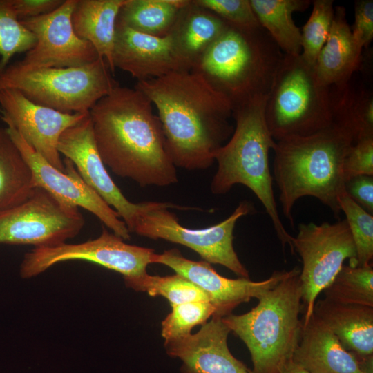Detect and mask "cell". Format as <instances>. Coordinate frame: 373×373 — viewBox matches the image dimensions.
I'll use <instances>...</instances> for the list:
<instances>
[{"label": "cell", "instance_id": "6da1fadb", "mask_svg": "<svg viewBox=\"0 0 373 373\" xmlns=\"http://www.w3.org/2000/svg\"><path fill=\"white\" fill-rule=\"evenodd\" d=\"M158 113L168 154L175 167L205 169L232 135L233 106L200 73L171 72L135 86Z\"/></svg>", "mask_w": 373, "mask_h": 373}, {"label": "cell", "instance_id": "7a4b0ae2", "mask_svg": "<svg viewBox=\"0 0 373 373\" xmlns=\"http://www.w3.org/2000/svg\"><path fill=\"white\" fill-rule=\"evenodd\" d=\"M89 112L99 153L115 175L141 186L178 182L160 121L142 92L119 84Z\"/></svg>", "mask_w": 373, "mask_h": 373}, {"label": "cell", "instance_id": "3957f363", "mask_svg": "<svg viewBox=\"0 0 373 373\" xmlns=\"http://www.w3.org/2000/svg\"><path fill=\"white\" fill-rule=\"evenodd\" d=\"M354 143L352 134L334 122L309 135L276 141L274 178L283 215L291 227L294 204L305 196L317 198L339 218L343 163Z\"/></svg>", "mask_w": 373, "mask_h": 373}, {"label": "cell", "instance_id": "277c9868", "mask_svg": "<svg viewBox=\"0 0 373 373\" xmlns=\"http://www.w3.org/2000/svg\"><path fill=\"white\" fill-rule=\"evenodd\" d=\"M267 97H257L233 108L236 127L229 142L216 153L218 169L211 191L224 194L237 184L249 188L262 204L283 246L287 244L292 251V236L281 221L274 194L269 153L276 141L265 118Z\"/></svg>", "mask_w": 373, "mask_h": 373}, {"label": "cell", "instance_id": "5b68a950", "mask_svg": "<svg viewBox=\"0 0 373 373\" xmlns=\"http://www.w3.org/2000/svg\"><path fill=\"white\" fill-rule=\"evenodd\" d=\"M300 272L298 267L291 269L248 312L222 318L249 351L253 367L249 373H280L292 361L303 329Z\"/></svg>", "mask_w": 373, "mask_h": 373}, {"label": "cell", "instance_id": "8992f818", "mask_svg": "<svg viewBox=\"0 0 373 373\" xmlns=\"http://www.w3.org/2000/svg\"><path fill=\"white\" fill-rule=\"evenodd\" d=\"M280 48L261 26H227L191 70L224 95L233 108L268 95L283 57Z\"/></svg>", "mask_w": 373, "mask_h": 373}, {"label": "cell", "instance_id": "52a82bcc", "mask_svg": "<svg viewBox=\"0 0 373 373\" xmlns=\"http://www.w3.org/2000/svg\"><path fill=\"white\" fill-rule=\"evenodd\" d=\"M265 118L275 141L315 133L332 124L329 87L301 55H283L265 105Z\"/></svg>", "mask_w": 373, "mask_h": 373}, {"label": "cell", "instance_id": "ba28073f", "mask_svg": "<svg viewBox=\"0 0 373 373\" xmlns=\"http://www.w3.org/2000/svg\"><path fill=\"white\" fill-rule=\"evenodd\" d=\"M119 85L105 59L74 67L26 69L16 62L0 71V90L15 89L62 113L88 112Z\"/></svg>", "mask_w": 373, "mask_h": 373}, {"label": "cell", "instance_id": "9c48e42d", "mask_svg": "<svg viewBox=\"0 0 373 373\" xmlns=\"http://www.w3.org/2000/svg\"><path fill=\"white\" fill-rule=\"evenodd\" d=\"M187 209L171 203H138L132 233L151 239H162L186 246L198 253L204 261L221 265L240 278H249L248 270L234 250L233 229L238 219L254 211L247 201L240 202L223 221L204 229H189L179 223L169 208Z\"/></svg>", "mask_w": 373, "mask_h": 373}, {"label": "cell", "instance_id": "30bf717a", "mask_svg": "<svg viewBox=\"0 0 373 373\" xmlns=\"http://www.w3.org/2000/svg\"><path fill=\"white\" fill-rule=\"evenodd\" d=\"M291 245L292 252L297 251L303 262L299 278L305 325L313 314L317 296L332 282L344 261L349 259V265L356 266V251L345 219L320 224L300 223Z\"/></svg>", "mask_w": 373, "mask_h": 373}, {"label": "cell", "instance_id": "8fae6325", "mask_svg": "<svg viewBox=\"0 0 373 373\" xmlns=\"http://www.w3.org/2000/svg\"><path fill=\"white\" fill-rule=\"evenodd\" d=\"M84 224L77 207L37 186L24 202L0 211V244L53 247L75 237Z\"/></svg>", "mask_w": 373, "mask_h": 373}, {"label": "cell", "instance_id": "7c38bea8", "mask_svg": "<svg viewBox=\"0 0 373 373\" xmlns=\"http://www.w3.org/2000/svg\"><path fill=\"white\" fill-rule=\"evenodd\" d=\"M124 241L103 228L99 237L82 243L64 242L53 247H35L24 255L19 274L23 278H30L57 263L70 260L99 265L119 273L124 281L146 274L155 251Z\"/></svg>", "mask_w": 373, "mask_h": 373}, {"label": "cell", "instance_id": "4fadbf2b", "mask_svg": "<svg viewBox=\"0 0 373 373\" xmlns=\"http://www.w3.org/2000/svg\"><path fill=\"white\" fill-rule=\"evenodd\" d=\"M77 0H64L54 11L20 21L36 38L32 48L15 61L26 69L64 68L90 64L99 57L93 46L74 31L71 17Z\"/></svg>", "mask_w": 373, "mask_h": 373}, {"label": "cell", "instance_id": "5bb4252c", "mask_svg": "<svg viewBox=\"0 0 373 373\" xmlns=\"http://www.w3.org/2000/svg\"><path fill=\"white\" fill-rule=\"evenodd\" d=\"M6 128L32 169L37 186L66 204L86 209L113 233L124 240H130L131 233L125 222L84 182L70 160H64V171H60L35 151L12 126L7 125Z\"/></svg>", "mask_w": 373, "mask_h": 373}, {"label": "cell", "instance_id": "9a60e30c", "mask_svg": "<svg viewBox=\"0 0 373 373\" xmlns=\"http://www.w3.org/2000/svg\"><path fill=\"white\" fill-rule=\"evenodd\" d=\"M1 119L12 126L24 140L56 169L64 171L57 150L61 135L88 112L66 113L34 103L15 89L0 90Z\"/></svg>", "mask_w": 373, "mask_h": 373}, {"label": "cell", "instance_id": "2e32d148", "mask_svg": "<svg viewBox=\"0 0 373 373\" xmlns=\"http://www.w3.org/2000/svg\"><path fill=\"white\" fill-rule=\"evenodd\" d=\"M151 263L162 264L173 269L175 274L187 278L203 290L215 307L213 316L223 318L231 314L240 304L258 298L280 280L289 271H275L268 278L253 281L249 278L231 279L216 272L206 261H193L182 255L177 249L162 254L154 253Z\"/></svg>", "mask_w": 373, "mask_h": 373}, {"label": "cell", "instance_id": "e0dca14e", "mask_svg": "<svg viewBox=\"0 0 373 373\" xmlns=\"http://www.w3.org/2000/svg\"><path fill=\"white\" fill-rule=\"evenodd\" d=\"M57 150L73 162L84 182L117 213L132 233L138 203L124 195L106 171L95 144L90 112L64 131Z\"/></svg>", "mask_w": 373, "mask_h": 373}, {"label": "cell", "instance_id": "ac0fdd59", "mask_svg": "<svg viewBox=\"0 0 373 373\" xmlns=\"http://www.w3.org/2000/svg\"><path fill=\"white\" fill-rule=\"evenodd\" d=\"M222 318L212 316L195 334L164 342L166 353L182 362L181 373H249L229 351L230 332Z\"/></svg>", "mask_w": 373, "mask_h": 373}, {"label": "cell", "instance_id": "d6986e66", "mask_svg": "<svg viewBox=\"0 0 373 373\" xmlns=\"http://www.w3.org/2000/svg\"><path fill=\"white\" fill-rule=\"evenodd\" d=\"M113 65L138 81L185 70L168 35L155 37L135 31L116 22Z\"/></svg>", "mask_w": 373, "mask_h": 373}, {"label": "cell", "instance_id": "ffe728a7", "mask_svg": "<svg viewBox=\"0 0 373 373\" xmlns=\"http://www.w3.org/2000/svg\"><path fill=\"white\" fill-rule=\"evenodd\" d=\"M292 361L309 373H373V356L362 358L347 350L314 314L303 325Z\"/></svg>", "mask_w": 373, "mask_h": 373}, {"label": "cell", "instance_id": "44dd1931", "mask_svg": "<svg viewBox=\"0 0 373 373\" xmlns=\"http://www.w3.org/2000/svg\"><path fill=\"white\" fill-rule=\"evenodd\" d=\"M227 23L193 0L180 10L168 34L173 48L185 70H191Z\"/></svg>", "mask_w": 373, "mask_h": 373}, {"label": "cell", "instance_id": "7402d4cb", "mask_svg": "<svg viewBox=\"0 0 373 373\" xmlns=\"http://www.w3.org/2000/svg\"><path fill=\"white\" fill-rule=\"evenodd\" d=\"M362 50L352 36L345 8L336 7L330 32L314 64L317 78L327 87H345L359 67Z\"/></svg>", "mask_w": 373, "mask_h": 373}, {"label": "cell", "instance_id": "603a6c76", "mask_svg": "<svg viewBox=\"0 0 373 373\" xmlns=\"http://www.w3.org/2000/svg\"><path fill=\"white\" fill-rule=\"evenodd\" d=\"M347 350L362 358L373 356V307L327 298L315 302L313 314Z\"/></svg>", "mask_w": 373, "mask_h": 373}, {"label": "cell", "instance_id": "cb8c5ba5", "mask_svg": "<svg viewBox=\"0 0 373 373\" xmlns=\"http://www.w3.org/2000/svg\"><path fill=\"white\" fill-rule=\"evenodd\" d=\"M127 0H77L71 17L76 35L90 43L113 74L115 28L120 8Z\"/></svg>", "mask_w": 373, "mask_h": 373}, {"label": "cell", "instance_id": "d4e9b609", "mask_svg": "<svg viewBox=\"0 0 373 373\" xmlns=\"http://www.w3.org/2000/svg\"><path fill=\"white\" fill-rule=\"evenodd\" d=\"M309 0H250L260 26L271 37L283 54H301V31L292 15L303 12L311 4Z\"/></svg>", "mask_w": 373, "mask_h": 373}, {"label": "cell", "instance_id": "484cf974", "mask_svg": "<svg viewBox=\"0 0 373 373\" xmlns=\"http://www.w3.org/2000/svg\"><path fill=\"white\" fill-rule=\"evenodd\" d=\"M36 187L32 169L6 128L0 127V211L24 202Z\"/></svg>", "mask_w": 373, "mask_h": 373}, {"label": "cell", "instance_id": "4316f807", "mask_svg": "<svg viewBox=\"0 0 373 373\" xmlns=\"http://www.w3.org/2000/svg\"><path fill=\"white\" fill-rule=\"evenodd\" d=\"M329 88L332 122L347 129L354 143L373 137L372 91L355 88L351 81L342 88Z\"/></svg>", "mask_w": 373, "mask_h": 373}, {"label": "cell", "instance_id": "83f0119b", "mask_svg": "<svg viewBox=\"0 0 373 373\" xmlns=\"http://www.w3.org/2000/svg\"><path fill=\"white\" fill-rule=\"evenodd\" d=\"M188 0H127L117 22L135 31L155 37L169 33L180 10Z\"/></svg>", "mask_w": 373, "mask_h": 373}, {"label": "cell", "instance_id": "f1b7e54d", "mask_svg": "<svg viewBox=\"0 0 373 373\" xmlns=\"http://www.w3.org/2000/svg\"><path fill=\"white\" fill-rule=\"evenodd\" d=\"M332 300L373 307V268L343 265L332 282L323 291Z\"/></svg>", "mask_w": 373, "mask_h": 373}, {"label": "cell", "instance_id": "f546056e", "mask_svg": "<svg viewBox=\"0 0 373 373\" xmlns=\"http://www.w3.org/2000/svg\"><path fill=\"white\" fill-rule=\"evenodd\" d=\"M124 283L126 287L135 291L146 292L151 296L166 298L171 306L191 301H210L209 296L203 290L178 274L160 276L146 273Z\"/></svg>", "mask_w": 373, "mask_h": 373}, {"label": "cell", "instance_id": "4dcf8cb0", "mask_svg": "<svg viewBox=\"0 0 373 373\" xmlns=\"http://www.w3.org/2000/svg\"><path fill=\"white\" fill-rule=\"evenodd\" d=\"M338 202L345 215L356 251V266L372 265L373 215L368 213L347 193L343 187L338 194Z\"/></svg>", "mask_w": 373, "mask_h": 373}, {"label": "cell", "instance_id": "1f68e13d", "mask_svg": "<svg viewBox=\"0 0 373 373\" xmlns=\"http://www.w3.org/2000/svg\"><path fill=\"white\" fill-rule=\"evenodd\" d=\"M35 43L34 34L17 18L11 0H0V71L14 55L27 52Z\"/></svg>", "mask_w": 373, "mask_h": 373}, {"label": "cell", "instance_id": "d6a6232c", "mask_svg": "<svg viewBox=\"0 0 373 373\" xmlns=\"http://www.w3.org/2000/svg\"><path fill=\"white\" fill-rule=\"evenodd\" d=\"M311 15L301 31V56L314 66L317 57L325 45L334 15V1L315 0Z\"/></svg>", "mask_w": 373, "mask_h": 373}, {"label": "cell", "instance_id": "836d02e7", "mask_svg": "<svg viewBox=\"0 0 373 373\" xmlns=\"http://www.w3.org/2000/svg\"><path fill=\"white\" fill-rule=\"evenodd\" d=\"M171 307V312L162 322L161 333L164 342L191 334L194 327L207 323L216 312L215 307L210 301H191Z\"/></svg>", "mask_w": 373, "mask_h": 373}, {"label": "cell", "instance_id": "e575fe53", "mask_svg": "<svg viewBox=\"0 0 373 373\" xmlns=\"http://www.w3.org/2000/svg\"><path fill=\"white\" fill-rule=\"evenodd\" d=\"M227 23L245 28L260 27L250 0H193Z\"/></svg>", "mask_w": 373, "mask_h": 373}, {"label": "cell", "instance_id": "d590c367", "mask_svg": "<svg viewBox=\"0 0 373 373\" xmlns=\"http://www.w3.org/2000/svg\"><path fill=\"white\" fill-rule=\"evenodd\" d=\"M342 171L344 184L356 176H373V137L352 145L344 158Z\"/></svg>", "mask_w": 373, "mask_h": 373}, {"label": "cell", "instance_id": "8d00e7d4", "mask_svg": "<svg viewBox=\"0 0 373 373\" xmlns=\"http://www.w3.org/2000/svg\"><path fill=\"white\" fill-rule=\"evenodd\" d=\"M356 43L363 49L373 38V1L358 0L354 3V23L351 28Z\"/></svg>", "mask_w": 373, "mask_h": 373}, {"label": "cell", "instance_id": "74e56055", "mask_svg": "<svg viewBox=\"0 0 373 373\" xmlns=\"http://www.w3.org/2000/svg\"><path fill=\"white\" fill-rule=\"evenodd\" d=\"M344 187L354 201L373 215V176L354 177L345 182Z\"/></svg>", "mask_w": 373, "mask_h": 373}, {"label": "cell", "instance_id": "f35d334b", "mask_svg": "<svg viewBox=\"0 0 373 373\" xmlns=\"http://www.w3.org/2000/svg\"><path fill=\"white\" fill-rule=\"evenodd\" d=\"M64 0H11L19 21L48 14L58 8Z\"/></svg>", "mask_w": 373, "mask_h": 373}, {"label": "cell", "instance_id": "ab89813d", "mask_svg": "<svg viewBox=\"0 0 373 373\" xmlns=\"http://www.w3.org/2000/svg\"><path fill=\"white\" fill-rule=\"evenodd\" d=\"M280 373H309L303 368L291 361L282 370Z\"/></svg>", "mask_w": 373, "mask_h": 373}]
</instances>
